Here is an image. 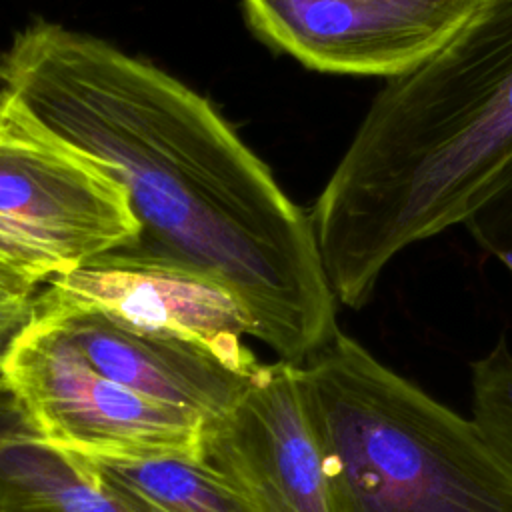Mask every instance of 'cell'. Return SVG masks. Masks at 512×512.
<instances>
[{"label": "cell", "instance_id": "obj_13", "mask_svg": "<svg viewBox=\"0 0 512 512\" xmlns=\"http://www.w3.org/2000/svg\"><path fill=\"white\" fill-rule=\"evenodd\" d=\"M462 224L476 244L512 274V156L490 180Z\"/></svg>", "mask_w": 512, "mask_h": 512}, {"label": "cell", "instance_id": "obj_8", "mask_svg": "<svg viewBox=\"0 0 512 512\" xmlns=\"http://www.w3.org/2000/svg\"><path fill=\"white\" fill-rule=\"evenodd\" d=\"M204 460L220 468L254 512H334L296 364H262L248 390L208 424Z\"/></svg>", "mask_w": 512, "mask_h": 512}, {"label": "cell", "instance_id": "obj_4", "mask_svg": "<svg viewBox=\"0 0 512 512\" xmlns=\"http://www.w3.org/2000/svg\"><path fill=\"white\" fill-rule=\"evenodd\" d=\"M0 380L48 444L104 458L204 460L206 420L150 400L98 372L42 310L0 360Z\"/></svg>", "mask_w": 512, "mask_h": 512}, {"label": "cell", "instance_id": "obj_6", "mask_svg": "<svg viewBox=\"0 0 512 512\" xmlns=\"http://www.w3.org/2000/svg\"><path fill=\"white\" fill-rule=\"evenodd\" d=\"M250 26L304 66L396 78L442 48L482 0H242Z\"/></svg>", "mask_w": 512, "mask_h": 512}, {"label": "cell", "instance_id": "obj_16", "mask_svg": "<svg viewBox=\"0 0 512 512\" xmlns=\"http://www.w3.org/2000/svg\"><path fill=\"white\" fill-rule=\"evenodd\" d=\"M0 512H4V506H2V502H0Z\"/></svg>", "mask_w": 512, "mask_h": 512}, {"label": "cell", "instance_id": "obj_1", "mask_svg": "<svg viewBox=\"0 0 512 512\" xmlns=\"http://www.w3.org/2000/svg\"><path fill=\"white\" fill-rule=\"evenodd\" d=\"M0 100L118 182L144 258L226 286L250 336L302 364L338 332L310 214L212 104L168 72L60 24L0 52Z\"/></svg>", "mask_w": 512, "mask_h": 512}, {"label": "cell", "instance_id": "obj_12", "mask_svg": "<svg viewBox=\"0 0 512 512\" xmlns=\"http://www.w3.org/2000/svg\"><path fill=\"white\" fill-rule=\"evenodd\" d=\"M472 418L512 462V352L504 338L470 362Z\"/></svg>", "mask_w": 512, "mask_h": 512}, {"label": "cell", "instance_id": "obj_10", "mask_svg": "<svg viewBox=\"0 0 512 512\" xmlns=\"http://www.w3.org/2000/svg\"><path fill=\"white\" fill-rule=\"evenodd\" d=\"M0 502L4 512H146L72 452L42 440L0 380Z\"/></svg>", "mask_w": 512, "mask_h": 512}, {"label": "cell", "instance_id": "obj_2", "mask_svg": "<svg viewBox=\"0 0 512 512\" xmlns=\"http://www.w3.org/2000/svg\"><path fill=\"white\" fill-rule=\"evenodd\" d=\"M512 156V0H482L374 98L310 212L336 300L362 308L390 260L462 224Z\"/></svg>", "mask_w": 512, "mask_h": 512}, {"label": "cell", "instance_id": "obj_14", "mask_svg": "<svg viewBox=\"0 0 512 512\" xmlns=\"http://www.w3.org/2000/svg\"><path fill=\"white\" fill-rule=\"evenodd\" d=\"M34 288L24 280L0 274V360L32 316Z\"/></svg>", "mask_w": 512, "mask_h": 512}, {"label": "cell", "instance_id": "obj_15", "mask_svg": "<svg viewBox=\"0 0 512 512\" xmlns=\"http://www.w3.org/2000/svg\"><path fill=\"white\" fill-rule=\"evenodd\" d=\"M0 274H2V276H10V278L24 280V278H22V276H20V274L10 266V264H6L2 258H0ZM24 282H28V280H24ZM28 284H30V282H28ZM32 286H34V284H32Z\"/></svg>", "mask_w": 512, "mask_h": 512}, {"label": "cell", "instance_id": "obj_9", "mask_svg": "<svg viewBox=\"0 0 512 512\" xmlns=\"http://www.w3.org/2000/svg\"><path fill=\"white\" fill-rule=\"evenodd\" d=\"M80 354L104 376L150 400L198 414L206 424L224 418L248 390L256 370H240L206 348L134 330L90 306L36 294Z\"/></svg>", "mask_w": 512, "mask_h": 512}, {"label": "cell", "instance_id": "obj_11", "mask_svg": "<svg viewBox=\"0 0 512 512\" xmlns=\"http://www.w3.org/2000/svg\"><path fill=\"white\" fill-rule=\"evenodd\" d=\"M80 458L106 486L146 512H254L244 492L208 460Z\"/></svg>", "mask_w": 512, "mask_h": 512}, {"label": "cell", "instance_id": "obj_3", "mask_svg": "<svg viewBox=\"0 0 512 512\" xmlns=\"http://www.w3.org/2000/svg\"><path fill=\"white\" fill-rule=\"evenodd\" d=\"M296 368L334 512H512V462L474 418L342 332Z\"/></svg>", "mask_w": 512, "mask_h": 512}, {"label": "cell", "instance_id": "obj_7", "mask_svg": "<svg viewBox=\"0 0 512 512\" xmlns=\"http://www.w3.org/2000/svg\"><path fill=\"white\" fill-rule=\"evenodd\" d=\"M42 294L90 306L134 330L210 350L240 370L260 362L242 344L250 320L220 282L164 260L128 250L100 254L48 278Z\"/></svg>", "mask_w": 512, "mask_h": 512}, {"label": "cell", "instance_id": "obj_5", "mask_svg": "<svg viewBox=\"0 0 512 512\" xmlns=\"http://www.w3.org/2000/svg\"><path fill=\"white\" fill-rule=\"evenodd\" d=\"M124 188L0 100V258L38 286L136 244Z\"/></svg>", "mask_w": 512, "mask_h": 512}]
</instances>
